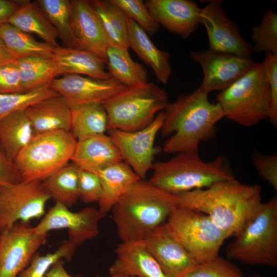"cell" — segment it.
<instances>
[{"instance_id": "cell-1", "label": "cell", "mask_w": 277, "mask_h": 277, "mask_svg": "<svg viewBox=\"0 0 277 277\" xmlns=\"http://www.w3.org/2000/svg\"><path fill=\"white\" fill-rule=\"evenodd\" d=\"M178 207L208 215L231 237L236 236L262 205L261 187L232 179L178 194Z\"/></svg>"}, {"instance_id": "cell-2", "label": "cell", "mask_w": 277, "mask_h": 277, "mask_svg": "<svg viewBox=\"0 0 277 277\" xmlns=\"http://www.w3.org/2000/svg\"><path fill=\"white\" fill-rule=\"evenodd\" d=\"M208 93L199 87L167 104L161 130L163 136H169L163 145L165 153L198 152L200 142L213 133L224 114L217 102L209 101Z\"/></svg>"}, {"instance_id": "cell-3", "label": "cell", "mask_w": 277, "mask_h": 277, "mask_svg": "<svg viewBox=\"0 0 277 277\" xmlns=\"http://www.w3.org/2000/svg\"><path fill=\"white\" fill-rule=\"evenodd\" d=\"M177 195L140 179L112 208V218L122 242L144 240L166 223L178 207Z\"/></svg>"}, {"instance_id": "cell-4", "label": "cell", "mask_w": 277, "mask_h": 277, "mask_svg": "<svg viewBox=\"0 0 277 277\" xmlns=\"http://www.w3.org/2000/svg\"><path fill=\"white\" fill-rule=\"evenodd\" d=\"M152 169L149 182L174 195L235 178L224 157L218 156L207 162L200 158L198 152L177 153L166 161L154 163Z\"/></svg>"}, {"instance_id": "cell-5", "label": "cell", "mask_w": 277, "mask_h": 277, "mask_svg": "<svg viewBox=\"0 0 277 277\" xmlns=\"http://www.w3.org/2000/svg\"><path fill=\"white\" fill-rule=\"evenodd\" d=\"M224 117L251 127L268 118L271 108L269 85L262 63H255L243 76L216 96Z\"/></svg>"}, {"instance_id": "cell-6", "label": "cell", "mask_w": 277, "mask_h": 277, "mask_svg": "<svg viewBox=\"0 0 277 277\" xmlns=\"http://www.w3.org/2000/svg\"><path fill=\"white\" fill-rule=\"evenodd\" d=\"M226 248L227 257L248 265L277 266V197L263 203L255 215Z\"/></svg>"}, {"instance_id": "cell-7", "label": "cell", "mask_w": 277, "mask_h": 277, "mask_svg": "<svg viewBox=\"0 0 277 277\" xmlns=\"http://www.w3.org/2000/svg\"><path fill=\"white\" fill-rule=\"evenodd\" d=\"M168 103L167 92L148 82L127 87L103 105L108 115V129L135 131L149 125Z\"/></svg>"}, {"instance_id": "cell-8", "label": "cell", "mask_w": 277, "mask_h": 277, "mask_svg": "<svg viewBox=\"0 0 277 277\" xmlns=\"http://www.w3.org/2000/svg\"><path fill=\"white\" fill-rule=\"evenodd\" d=\"M76 141L69 131L35 134L14 160L22 181L42 182L67 165Z\"/></svg>"}, {"instance_id": "cell-9", "label": "cell", "mask_w": 277, "mask_h": 277, "mask_svg": "<svg viewBox=\"0 0 277 277\" xmlns=\"http://www.w3.org/2000/svg\"><path fill=\"white\" fill-rule=\"evenodd\" d=\"M166 223L198 264L218 256L221 247L229 238L208 215L188 208L177 207Z\"/></svg>"}, {"instance_id": "cell-10", "label": "cell", "mask_w": 277, "mask_h": 277, "mask_svg": "<svg viewBox=\"0 0 277 277\" xmlns=\"http://www.w3.org/2000/svg\"><path fill=\"white\" fill-rule=\"evenodd\" d=\"M51 196L39 181L0 186V232L19 222H30L45 213Z\"/></svg>"}, {"instance_id": "cell-11", "label": "cell", "mask_w": 277, "mask_h": 277, "mask_svg": "<svg viewBox=\"0 0 277 277\" xmlns=\"http://www.w3.org/2000/svg\"><path fill=\"white\" fill-rule=\"evenodd\" d=\"M165 112L157 114L152 122L145 128L135 131L108 129L109 136L118 149L123 161L127 163L141 179H144L152 169L157 150L154 142L165 120Z\"/></svg>"}, {"instance_id": "cell-12", "label": "cell", "mask_w": 277, "mask_h": 277, "mask_svg": "<svg viewBox=\"0 0 277 277\" xmlns=\"http://www.w3.org/2000/svg\"><path fill=\"white\" fill-rule=\"evenodd\" d=\"M47 235L36 232L30 222H19L0 232V277H17L30 263Z\"/></svg>"}, {"instance_id": "cell-13", "label": "cell", "mask_w": 277, "mask_h": 277, "mask_svg": "<svg viewBox=\"0 0 277 277\" xmlns=\"http://www.w3.org/2000/svg\"><path fill=\"white\" fill-rule=\"evenodd\" d=\"M104 216L98 209L93 207L73 212L55 202L33 229L37 233L45 235L51 230L67 229L68 240L77 247L98 235L99 224Z\"/></svg>"}, {"instance_id": "cell-14", "label": "cell", "mask_w": 277, "mask_h": 277, "mask_svg": "<svg viewBox=\"0 0 277 277\" xmlns=\"http://www.w3.org/2000/svg\"><path fill=\"white\" fill-rule=\"evenodd\" d=\"M199 21L207 30L209 49L251 57L252 46L244 38L238 26L226 14L221 1H210L201 9Z\"/></svg>"}, {"instance_id": "cell-15", "label": "cell", "mask_w": 277, "mask_h": 277, "mask_svg": "<svg viewBox=\"0 0 277 277\" xmlns=\"http://www.w3.org/2000/svg\"><path fill=\"white\" fill-rule=\"evenodd\" d=\"M189 55L203 70V78L200 87L208 93L226 90L255 63L251 57L216 52L209 49L191 51Z\"/></svg>"}, {"instance_id": "cell-16", "label": "cell", "mask_w": 277, "mask_h": 277, "mask_svg": "<svg viewBox=\"0 0 277 277\" xmlns=\"http://www.w3.org/2000/svg\"><path fill=\"white\" fill-rule=\"evenodd\" d=\"M50 87L71 107L88 103L103 104L127 87L112 77L100 79L65 74L54 78Z\"/></svg>"}, {"instance_id": "cell-17", "label": "cell", "mask_w": 277, "mask_h": 277, "mask_svg": "<svg viewBox=\"0 0 277 277\" xmlns=\"http://www.w3.org/2000/svg\"><path fill=\"white\" fill-rule=\"evenodd\" d=\"M143 241L167 277H184L198 265L166 222Z\"/></svg>"}, {"instance_id": "cell-18", "label": "cell", "mask_w": 277, "mask_h": 277, "mask_svg": "<svg viewBox=\"0 0 277 277\" xmlns=\"http://www.w3.org/2000/svg\"><path fill=\"white\" fill-rule=\"evenodd\" d=\"M70 29L73 48L106 60L108 38L90 1H71Z\"/></svg>"}, {"instance_id": "cell-19", "label": "cell", "mask_w": 277, "mask_h": 277, "mask_svg": "<svg viewBox=\"0 0 277 277\" xmlns=\"http://www.w3.org/2000/svg\"><path fill=\"white\" fill-rule=\"evenodd\" d=\"M145 5L156 23L168 31L188 38L197 29L201 11L189 0H147Z\"/></svg>"}, {"instance_id": "cell-20", "label": "cell", "mask_w": 277, "mask_h": 277, "mask_svg": "<svg viewBox=\"0 0 277 277\" xmlns=\"http://www.w3.org/2000/svg\"><path fill=\"white\" fill-rule=\"evenodd\" d=\"M71 161L80 169L96 173L123 159L111 138L104 133L77 140Z\"/></svg>"}, {"instance_id": "cell-21", "label": "cell", "mask_w": 277, "mask_h": 277, "mask_svg": "<svg viewBox=\"0 0 277 277\" xmlns=\"http://www.w3.org/2000/svg\"><path fill=\"white\" fill-rule=\"evenodd\" d=\"M115 252L116 259L109 268V274L130 277H167L143 240L122 242Z\"/></svg>"}, {"instance_id": "cell-22", "label": "cell", "mask_w": 277, "mask_h": 277, "mask_svg": "<svg viewBox=\"0 0 277 277\" xmlns=\"http://www.w3.org/2000/svg\"><path fill=\"white\" fill-rule=\"evenodd\" d=\"M52 58L58 76L74 74L100 79L112 77L107 70L106 61L86 50L59 46L54 48Z\"/></svg>"}, {"instance_id": "cell-23", "label": "cell", "mask_w": 277, "mask_h": 277, "mask_svg": "<svg viewBox=\"0 0 277 277\" xmlns=\"http://www.w3.org/2000/svg\"><path fill=\"white\" fill-rule=\"evenodd\" d=\"M25 111L35 134L57 130L70 131L71 108L60 95L42 100Z\"/></svg>"}, {"instance_id": "cell-24", "label": "cell", "mask_w": 277, "mask_h": 277, "mask_svg": "<svg viewBox=\"0 0 277 277\" xmlns=\"http://www.w3.org/2000/svg\"><path fill=\"white\" fill-rule=\"evenodd\" d=\"M128 24L129 48L152 68L159 82L166 85L172 73L169 53L159 49L148 34L129 17Z\"/></svg>"}, {"instance_id": "cell-25", "label": "cell", "mask_w": 277, "mask_h": 277, "mask_svg": "<svg viewBox=\"0 0 277 277\" xmlns=\"http://www.w3.org/2000/svg\"><path fill=\"white\" fill-rule=\"evenodd\" d=\"M102 193L98 201V210L105 214L111 210L114 205L131 187L141 179L132 169L122 161L98 171Z\"/></svg>"}, {"instance_id": "cell-26", "label": "cell", "mask_w": 277, "mask_h": 277, "mask_svg": "<svg viewBox=\"0 0 277 277\" xmlns=\"http://www.w3.org/2000/svg\"><path fill=\"white\" fill-rule=\"evenodd\" d=\"M6 23L26 33L36 35L53 48L59 46L57 33L37 1H24Z\"/></svg>"}, {"instance_id": "cell-27", "label": "cell", "mask_w": 277, "mask_h": 277, "mask_svg": "<svg viewBox=\"0 0 277 277\" xmlns=\"http://www.w3.org/2000/svg\"><path fill=\"white\" fill-rule=\"evenodd\" d=\"M35 135L25 110L13 112L0 120V146L13 162Z\"/></svg>"}, {"instance_id": "cell-28", "label": "cell", "mask_w": 277, "mask_h": 277, "mask_svg": "<svg viewBox=\"0 0 277 277\" xmlns=\"http://www.w3.org/2000/svg\"><path fill=\"white\" fill-rule=\"evenodd\" d=\"M106 66L110 75L126 87L148 82V73L142 64L135 62L128 49L109 45L106 54Z\"/></svg>"}, {"instance_id": "cell-29", "label": "cell", "mask_w": 277, "mask_h": 277, "mask_svg": "<svg viewBox=\"0 0 277 277\" xmlns=\"http://www.w3.org/2000/svg\"><path fill=\"white\" fill-rule=\"evenodd\" d=\"M90 3L97 14L110 45L129 50L128 17L112 0H94Z\"/></svg>"}, {"instance_id": "cell-30", "label": "cell", "mask_w": 277, "mask_h": 277, "mask_svg": "<svg viewBox=\"0 0 277 277\" xmlns=\"http://www.w3.org/2000/svg\"><path fill=\"white\" fill-rule=\"evenodd\" d=\"M70 108V132L76 140L108 131V118L103 104L88 103Z\"/></svg>"}, {"instance_id": "cell-31", "label": "cell", "mask_w": 277, "mask_h": 277, "mask_svg": "<svg viewBox=\"0 0 277 277\" xmlns=\"http://www.w3.org/2000/svg\"><path fill=\"white\" fill-rule=\"evenodd\" d=\"M0 39L15 60L37 56L52 58L54 48L38 42L30 34L12 25H0Z\"/></svg>"}, {"instance_id": "cell-32", "label": "cell", "mask_w": 277, "mask_h": 277, "mask_svg": "<svg viewBox=\"0 0 277 277\" xmlns=\"http://www.w3.org/2000/svg\"><path fill=\"white\" fill-rule=\"evenodd\" d=\"M22 92L50 85L58 76L52 58L28 57L15 60Z\"/></svg>"}, {"instance_id": "cell-33", "label": "cell", "mask_w": 277, "mask_h": 277, "mask_svg": "<svg viewBox=\"0 0 277 277\" xmlns=\"http://www.w3.org/2000/svg\"><path fill=\"white\" fill-rule=\"evenodd\" d=\"M79 169L73 163H68L42 181L51 198L68 208L76 203Z\"/></svg>"}, {"instance_id": "cell-34", "label": "cell", "mask_w": 277, "mask_h": 277, "mask_svg": "<svg viewBox=\"0 0 277 277\" xmlns=\"http://www.w3.org/2000/svg\"><path fill=\"white\" fill-rule=\"evenodd\" d=\"M40 7L54 28L64 47H73L70 29L71 1L38 0Z\"/></svg>"}, {"instance_id": "cell-35", "label": "cell", "mask_w": 277, "mask_h": 277, "mask_svg": "<svg viewBox=\"0 0 277 277\" xmlns=\"http://www.w3.org/2000/svg\"><path fill=\"white\" fill-rule=\"evenodd\" d=\"M253 52L277 54V14L271 9L264 13L260 24L251 29Z\"/></svg>"}, {"instance_id": "cell-36", "label": "cell", "mask_w": 277, "mask_h": 277, "mask_svg": "<svg viewBox=\"0 0 277 277\" xmlns=\"http://www.w3.org/2000/svg\"><path fill=\"white\" fill-rule=\"evenodd\" d=\"M58 95L50 85L27 92L0 94V120L13 112L25 110L42 100Z\"/></svg>"}, {"instance_id": "cell-37", "label": "cell", "mask_w": 277, "mask_h": 277, "mask_svg": "<svg viewBox=\"0 0 277 277\" xmlns=\"http://www.w3.org/2000/svg\"><path fill=\"white\" fill-rule=\"evenodd\" d=\"M77 246L69 240L64 241L53 252L41 255L36 253L29 265L17 277H44L51 266L59 260H70Z\"/></svg>"}, {"instance_id": "cell-38", "label": "cell", "mask_w": 277, "mask_h": 277, "mask_svg": "<svg viewBox=\"0 0 277 277\" xmlns=\"http://www.w3.org/2000/svg\"><path fill=\"white\" fill-rule=\"evenodd\" d=\"M127 15L148 34L154 35L160 25L152 16L142 0H112Z\"/></svg>"}, {"instance_id": "cell-39", "label": "cell", "mask_w": 277, "mask_h": 277, "mask_svg": "<svg viewBox=\"0 0 277 277\" xmlns=\"http://www.w3.org/2000/svg\"><path fill=\"white\" fill-rule=\"evenodd\" d=\"M184 277H244L234 264L219 255L200 264Z\"/></svg>"}, {"instance_id": "cell-40", "label": "cell", "mask_w": 277, "mask_h": 277, "mask_svg": "<svg viewBox=\"0 0 277 277\" xmlns=\"http://www.w3.org/2000/svg\"><path fill=\"white\" fill-rule=\"evenodd\" d=\"M78 190L79 199L84 203L98 202L102 195V188L98 175L80 168Z\"/></svg>"}, {"instance_id": "cell-41", "label": "cell", "mask_w": 277, "mask_h": 277, "mask_svg": "<svg viewBox=\"0 0 277 277\" xmlns=\"http://www.w3.org/2000/svg\"><path fill=\"white\" fill-rule=\"evenodd\" d=\"M270 87L271 108L269 119L274 126H277V54L265 53L262 62Z\"/></svg>"}, {"instance_id": "cell-42", "label": "cell", "mask_w": 277, "mask_h": 277, "mask_svg": "<svg viewBox=\"0 0 277 277\" xmlns=\"http://www.w3.org/2000/svg\"><path fill=\"white\" fill-rule=\"evenodd\" d=\"M253 164L259 174L277 190V155L256 153Z\"/></svg>"}, {"instance_id": "cell-43", "label": "cell", "mask_w": 277, "mask_h": 277, "mask_svg": "<svg viewBox=\"0 0 277 277\" xmlns=\"http://www.w3.org/2000/svg\"><path fill=\"white\" fill-rule=\"evenodd\" d=\"M22 92L15 60L0 67V94Z\"/></svg>"}, {"instance_id": "cell-44", "label": "cell", "mask_w": 277, "mask_h": 277, "mask_svg": "<svg viewBox=\"0 0 277 277\" xmlns=\"http://www.w3.org/2000/svg\"><path fill=\"white\" fill-rule=\"evenodd\" d=\"M22 181L14 162L0 146V186Z\"/></svg>"}, {"instance_id": "cell-45", "label": "cell", "mask_w": 277, "mask_h": 277, "mask_svg": "<svg viewBox=\"0 0 277 277\" xmlns=\"http://www.w3.org/2000/svg\"><path fill=\"white\" fill-rule=\"evenodd\" d=\"M24 2L0 0V25L6 23Z\"/></svg>"}, {"instance_id": "cell-46", "label": "cell", "mask_w": 277, "mask_h": 277, "mask_svg": "<svg viewBox=\"0 0 277 277\" xmlns=\"http://www.w3.org/2000/svg\"><path fill=\"white\" fill-rule=\"evenodd\" d=\"M44 277H84L82 275H72L66 270L63 260L54 263L46 273Z\"/></svg>"}, {"instance_id": "cell-47", "label": "cell", "mask_w": 277, "mask_h": 277, "mask_svg": "<svg viewBox=\"0 0 277 277\" xmlns=\"http://www.w3.org/2000/svg\"><path fill=\"white\" fill-rule=\"evenodd\" d=\"M16 60L0 39V67Z\"/></svg>"}, {"instance_id": "cell-48", "label": "cell", "mask_w": 277, "mask_h": 277, "mask_svg": "<svg viewBox=\"0 0 277 277\" xmlns=\"http://www.w3.org/2000/svg\"><path fill=\"white\" fill-rule=\"evenodd\" d=\"M97 277H101V276H97ZM103 277H130L126 275H120V274H109V275L103 276Z\"/></svg>"}, {"instance_id": "cell-49", "label": "cell", "mask_w": 277, "mask_h": 277, "mask_svg": "<svg viewBox=\"0 0 277 277\" xmlns=\"http://www.w3.org/2000/svg\"><path fill=\"white\" fill-rule=\"evenodd\" d=\"M247 277H263V276H260L259 275H251Z\"/></svg>"}]
</instances>
